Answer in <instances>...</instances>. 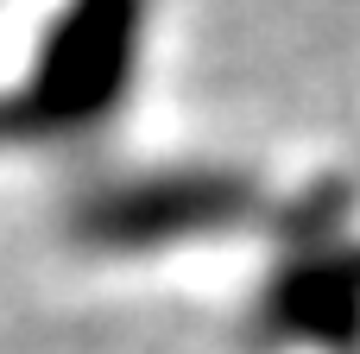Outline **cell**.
<instances>
[{
	"label": "cell",
	"mask_w": 360,
	"mask_h": 354,
	"mask_svg": "<svg viewBox=\"0 0 360 354\" xmlns=\"http://www.w3.org/2000/svg\"><path fill=\"white\" fill-rule=\"evenodd\" d=\"M146 25L152 0H63L19 89L0 101V127L13 139H70L108 120L139 82Z\"/></svg>",
	"instance_id": "6da1fadb"
}]
</instances>
